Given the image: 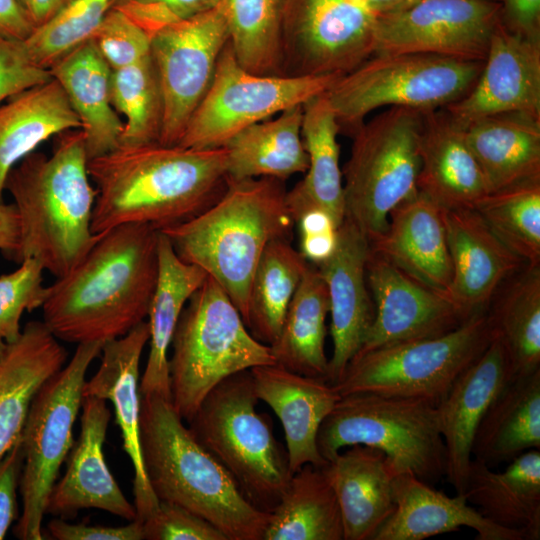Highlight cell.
<instances>
[{"label": "cell", "instance_id": "6da1fadb", "mask_svg": "<svg viewBox=\"0 0 540 540\" xmlns=\"http://www.w3.org/2000/svg\"><path fill=\"white\" fill-rule=\"evenodd\" d=\"M159 230L124 224L98 234L84 257L46 287L43 323L60 341L105 343L148 316L159 271Z\"/></svg>", "mask_w": 540, "mask_h": 540}, {"label": "cell", "instance_id": "7a4b0ae2", "mask_svg": "<svg viewBox=\"0 0 540 540\" xmlns=\"http://www.w3.org/2000/svg\"><path fill=\"white\" fill-rule=\"evenodd\" d=\"M224 147L160 143L118 148L88 161L96 188L95 235L124 224L157 230L183 223L211 206L227 185Z\"/></svg>", "mask_w": 540, "mask_h": 540}, {"label": "cell", "instance_id": "3957f363", "mask_svg": "<svg viewBox=\"0 0 540 540\" xmlns=\"http://www.w3.org/2000/svg\"><path fill=\"white\" fill-rule=\"evenodd\" d=\"M88 161L84 135L75 129L57 135L50 155L34 151L11 169L5 191L19 218L18 263L34 258L59 278L91 248L97 192Z\"/></svg>", "mask_w": 540, "mask_h": 540}, {"label": "cell", "instance_id": "277c9868", "mask_svg": "<svg viewBox=\"0 0 540 540\" xmlns=\"http://www.w3.org/2000/svg\"><path fill=\"white\" fill-rule=\"evenodd\" d=\"M286 194L278 179H227L211 206L160 230L181 260L204 270L224 289L245 324L251 281L264 249L271 241L293 237Z\"/></svg>", "mask_w": 540, "mask_h": 540}, {"label": "cell", "instance_id": "5b68a950", "mask_svg": "<svg viewBox=\"0 0 540 540\" xmlns=\"http://www.w3.org/2000/svg\"><path fill=\"white\" fill-rule=\"evenodd\" d=\"M144 470L159 501L182 506L227 540H263L271 513L253 506L225 467L193 436L171 399L141 395Z\"/></svg>", "mask_w": 540, "mask_h": 540}, {"label": "cell", "instance_id": "8992f818", "mask_svg": "<svg viewBox=\"0 0 540 540\" xmlns=\"http://www.w3.org/2000/svg\"><path fill=\"white\" fill-rule=\"evenodd\" d=\"M171 346V403L186 423L222 380L275 364L270 346L252 336L236 305L208 275L185 304Z\"/></svg>", "mask_w": 540, "mask_h": 540}, {"label": "cell", "instance_id": "52a82bcc", "mask_svg": "<svg viewBox=\"0 0 540 540\" xmlns=\"http://www.w3.org/2000/svg\"><path fill=\"white\" fill-rule=\"evenodd\" d=\"M250 370L218 383L187 422L196 440L230 473L246 499L271 513L292 476L271 419L257 411Z\"/></svg>", "mask_w": 540, "mask_h": 540}, {"label": "cell", "instance_id": "ba28073f", "mask_svg": "<svg viewBox=\"0 0 540 540\" xmlns=\"http://www.w3.org/2000/svg\"><path fill=\"white\" fill-rule=\"evenodd\" d=\"M361 444L382 451L394 472H411L427 483L445 476V448L436 405L416 398L375 393L340 396L318 432L328 462Z\"/></svg>", "mask_w": 540, "mask_h": 540}, {"label": "cell", "instance_id": "9c48e42d", "mask_svg": "<svg viewBox=\"0 0 540 540\" xmlns=\"http://www.w3.org/2000/svg\"><path fill=\"white\" fill-rule=\"evenodd\" d=\"M423 112L391 107L352 134L342 169L345 218L369 242L388 225L390 212L418 193Z\"/></svg>", "mask_w": 540, "mask_h": 540}, {"label": "cell", "instance_id": "30bf717a", "mask_svg": "<svg viewBox=\"0 0 540 540\" xmlns=\"http://www.w3.org/2000/svg\"><path fill=\"white\" fill-rule=\"evenodd\" d=\"M483 62L421 53L374 54L341 76L325 95L340 132L353 134L380 107L421 112L445 108L472 88Z\"/></svg>", "mask_w": 540, "mask_h": 540}, {"label": "cell", "instance_id": "8fae6325", "mask_svg": "<svg viewBox=\"0 0 540 540\" xmlns=\"http://www.w3.org/2000/svg\"><path fill=\"white\" fill-rule=\"evenodd\" d=\"M492 339L487 311L478 313L446 334L358 354L333 385L340 396L375 393L437 405Z\"/></svg>", "mask_w": 540, "mask_h": 540}, {"label": "cell", "instance_id": "7c38bea8", "mask_svg": "<svg viewBox=\"0 0 540 540\" xmlns=\"http://www.w3.org/2000/svg\"><path fill=\"white\" fill-rule=\"evenodd\" d=\"M102 346L99 342L78 344L68 364L52 375L32 400L21 434L22 509L14 526V535L20 540L44 538L49 495L73 446V426L82 405L86 374Z\"/></svg>", "mask_w": 540, "mask_h": 540}, {"label": "cell", "instance_id": "4fadbf2b", "mask_svg": "<svg viewBox=\"0 0 540 540\" xmlns=\"http://www.w3.org/2000/svg\"><path fill=\"white\" fill-rule=\"evenodd\" d=\"M340 77L254 74L240 66L228 42L177 145L221 148L245 128L327 92Z\"/></svg>", "mask_w": 540, "mask_h": 540}, {"label": "cell", "instance_id": "5bb4252c", "mask_svg": "<svg viewBox=\"0 0 540 540\" xmlns=\"http://www.w3.org/2000/svg\"><path fill=\"white\" fill-rule=\"evenodd\" d=\"M377 19L353 0H285L283 74H347L373 55Z\"/></svg>", "mask_w": 540, "mask_h": 540}, {"label": "cell", "instance_id": "9a60e30c", "mask_svg": "<svg viewBox=\"0 0 540 540\" xmlns=\"http://www.w3.org/2000/svg\"><path fill=\"white\" fill-rule=\"evenodd\" d=\"M228 41V27L218 5L151 37L150 56L163 99L160 144H178L212 83Z\"/></svg>", "mask_w": 540, "mask_h": 540}, {"label": "cell", "instance_id": "2e32d148", "mask_svg": "<svg viewBox=\"0 0 540 540\" xmlns=\"http://www.w3.org/2000/svg\"><path fill=\"white\" fill-rule=\"evenodd\" d=\"M496 0H416L379 17L374 54L421 53L484 61L500 20Z\"/></svg>", "mask_w": 540, "mask_h": 540}, {"label": "cell", "instance_id": "e0dca14e", "mask_svg": "<svg viewBox=\"0 0 540 540\" xmlns=\"http://www.w3.org/2000/svg\"><path fill=\"white\" fill-rule=\"evenodd\" d=\"M366 279L375 316L357 355L394 343L440 336L468 319L444 293L419 283L371 249Z\"/></svg>", "mask_w": 540, "mask_h": 540}, {"label": "cell", "instance_id": "ac0fdd59", "mask_svg": "<svg viewBox=\"0 0 540 540\" xmlns=\"http://www.w3.org/2000/svg\"><path fill=\"white\" fill-rule=\"evenodd\" d=\"M445 109L462 126L502 113L540 117V39L514 32L500 21L474 85Z\"/></svg>", "mask_w": 540, "mask_h": 540}, {"label": "cell", "instance_id": "d6986e66", "mask_svg": "<svg viewBox=\"0 0 540 540\" xmlns=\"http://www.w3.org/2000/svg\"><path fill=\"white\" fill-rule=\"evenodd\" d=\"M369 253L368 239L344 218L333 254L317 265L328 292L333 348L327 381L332 385L360 351L374 320V303L366 279Z\"/></svg>", "mask_w": 540, "mask_h": 540}, {"label": "cell", "instance_id": "ffe728a7", "mask_svg": "<svg viewBox=\"0 0 540 540\" xmlns=\"http://www.w3.org/2000/svg\"><path fill=\"white\" fill-rule=\"evenodd\" d=\"M149 340V324L143 321L127 334L107 341L95 374L86 380L83 397L109 400L120 428L123 448L133 466V495L136 520L143 523L159 505L147 480L140 443V360Z\"/></svg>", "mask_w": 540, "mask_h": 540}, {"label": "cell", "instance_id": "44dd1931", "mask_svg": "<svg viewBox=\"0 0 540 540\" xmlns=\"http://www.w3.org/2000/svg\"><path fill=\"white\" fill-rule=\"evenodd\" d=\"M442 216L452 266L445 295L465 318L486 312L499 288L526 263L474 209H445Z\"/></svg>", "mask_w": 540, "mask_h": 540}, {"label": "cell", "instance_id": "7402d4cb", "mask_svg": "<svg viewBox=\"0 0 540 540\" xmlns=\"http://www.w3.org/2000/svg\"><path fill=\"white\" fill-rule=\"evenodd\" d=\"M80 435L68 454L67 467L54 484L46 513L71 517L81 509L96 508L133 521L136 509L124 495L105 461L103 445L111 413L106 400H82Z\"/></svg>", "mask_w": 540, "mask_h": 540}, {"label": "cell", "instance_id": "603a6c76", "mask_svg": "<svg viewBox=\"0 0 540 540\" xmlns=\"http://www.w3.org/2000/svg\"><path fill=\"white\" fill-rule=\"evenodd\" d=\"M511 378L508 354L493 333L488 347L436 405L445 448V476L456 493H463L465 488L478 425L489 404Z\"/></svg>", "mask_w": 540, "mask_h": 540}, {"label": "cell", "instance_id": "cb8c5ba5", "mask_svg": "<svg viewBox=\"0 0 540 540\" xmlns=\"http://www.w3.org/2000/svg\"><path fill=\"white\" fill-rule=\"evenodd\" d=\"M253 387L279 418L285 435L289 468L295 473L306 464L322 467L317 436L340 394L328 381L300 375L276 364L250 369Z\"/></svg>", "mask_w": 540, "mask_h": 540}, {"label": "cell", "instance_id": "d4e9b609", "mask_svg": "<svg viewBox=\"0 0 540 540\" xmlns=\"http://www.w3.org/2000/svg\"><path fill=\"white\" fill-rule=\"evenodd\" d=\"M393 497L395 509L373 540H423L461 527L475 530L477 540H524L485 518L463 493L450 497L411 472L394 476Z\"/></svg>", "mask_w": 540, "mask_h": 540}, {"label": "cell", "instance_id": "484cf974", "mask_svg": "<svg viewBox=\"0 0 540 540\" xmlns=\"http://www.w3.org/2000/svg\"><path fill=\"white\" fill-rule=\"evenodd\" d=\"M417 187L445 209H475L489 194L464 126L445 108L423 112Z\"/></svg>", "mask_w": 540, "mask_h": 540}, {"label": "cell", "instance_id": "4316f807", "mask_svg": "<svg viewBox=\"0 0 540 540\" xmlns=\"http://www.w3.org/2000/svg\"><path fill=\"white\" fill-rule=\"evenodd\" d=\"M369 244L371 251L419 283L446 293L452 266L442 207L424 194L418 191L396 206L385 231Z\"/></svg>", "mask_w": 540, "mask_h": 540}, {"label": "cell", "instance_id": "83f0119b", "mask_svg": "<svg viewBox=\"0 0 540 540\" xmlns=\"http://www.w3.org/2000/svg\"><path fill=\"white\" fill-rule=\"evenodd\" d=\"M335 491L344 540H373L395 509L396 473L379 449L355 444L324 465Z\"/></svg>", "mask_w": 540, "mask_h": 540}, {"label": "cell", "instance_id": "f1b7e54d", "mask_svg": "<svg viewBox=\"0 0 540 540\" xmlns=\"http://www.w3.org/2000/svg\"><path fill=\"white\" fill-rule=\"evenodd\" d=\"M67 359L43 321H30L0 359V458L20 439L32 400Z\"/></svg>", "mask_w": 540, "mask_h": 540}, {"label": "cell", "instance_id": "f546056e", "mask_svg": "<svg viewBox=\"0 0 540 540\" xmlns=\"http://www.w3.org/2000/svg\"><path fill=\"white\" fill-rule=\"evenodd\" d=\"M491 522L540 539V450H527L502 472L472 459L463 491Z\"/></svg>", "mask_w": 540, "mask_h": 540}, {"label": "cell", "instance_id": "4dcf8cb0", "mask_svg": "<svg viewBox=\"0 0 540 540\" xmlns=\"http://www.w3.org/2000/svg\"><path fill=\"white\" fill-rule=\"evenodd\" d=\"M489 193L540 179V117L502 113L464 125Z\"/></svg>", "mask_w": 540, "mask_h": 540}, {"label": "cell", "instance_id": "1f68e13d", "mask_svg": "<svg viewBox=\"0 0 540 540\" xmlns=\"http://www.w3.org/2000/svg\"><path fill=\"white\" fill-rule=\"evenodd\" d=\"M77 114L88 159L120 146L123 122L111 102L112 70L92 40L49 69Z\"/></svg>", "mask_w": 540, "mask_h": 540}, {"label": "cell", "instance_id": "d6a6232c", "mask_svg": "<svg viewBox=\"0 0 540 540\" xmlns=\"http://www.w3.org/2000/svg\"><path fill=\"white\" fill-rule=\"evenodd\" d=\"M158 260V280L147 316L149 354L139 388L141 395L158 394L171 399L168 351L185 304L207 274L181 260L160 231Z\"/></svg>", "mask_w": 540, "mask_h": 540}, {"label": "cell", "instance_id": "836d02e7", "mask_svg": "<svg viewBox=\"0 0 540 540\" xmlns=\"http://www.w3.org/2000/svg\"><path fill=\"white\" fill-rule=\"evenodd\" d=\"M81 129L80 120L53 78L29 87L0 105V202L11 169L47 139Z\"/></svg>", "mask_w": 540, "mask_h": 540}, {"label": "cell", "instance_id": "e575fe53", "mask_svg": "<svg viewBox=\"0 0 540 540\" xmlns=\"http://www.w3.org/2000/svg\"><path fill=\"white\" fill-rule=\"evenodd\" d=\"M540 449V369L509 379L486 409L472 459L491 468Z\"/></svg>", "mask_w": 540, "mask_h": 540}, {"label": "cell", "instance_id": "d590c367", "mask_svg": "<svg viewBox=\"0 0 540 540\" xmlns=\"http://www.w3.org/2000/svg\"><path fill=\"white\" fill-rule=\"evenodd\" d=\"M302 116L303 105L293 106L233 136L223 146L227 179L268 177L285 181L305 173L308 157L301 134Z\"/></svg>", "mask_w": 540, "mask_h": 540}, {"label": "cell", "instance_id": "8d00e7d4", "mask_svg": "<svg viewBox=\"0 0 540 540\" xmlns=\"http://www.w3.org/2000/svg\"><path fill=\"white\" fill-rule=\"evenodd\" d=\"M329 300L317 266L308 262L289 304L277 339L270 345L275 364L294 373L327 381L325 353Z\"/></svg>", "mask_w": 540, "mask_h": 540}, {"label": "cell", "instance_id": "74e56055", "mask_svg": "<svg viewBox=\"0 0 540 540\" xmlns=\"http://www.w3.org/2000/svg\"><path fill=\"white\" fill-rule=\"evenodd\" d=\"M263 540H344L338 500L324 466L292 474Z\"/></svg>", "mask_w": 540, "mask_h": 540}, {"label": "cell", "instance_id": "f35d334b", "mask_svg": "<svg viewBox=\"0 0 540 540\" xmlns=\"http://www.w3.org/2000/svg\"><path fill=\"white\" fill-rule=\"evenodd\" d=\"M494 295L487 315L508 354L512 378L540 369V265H525Z\"/></svg>", "mask_w": 540, "mask_h": 540}, {"label": "cell", "instance_id": "ab89813d", "mask_svg": "<svg viewBox=\"0 0 540 540\" xmlns=\"http://www.w3.org/2000/svg\"><path fill=\"white\" fill-rule=\"evenodd\" d=\"M339 133L336 115L325 93L303 104L301 134L308 168L304 178L291 191L327 210L340 226L345 218V208Z\"/></svg>", "mask_w": 540, "mask_h": 540}, {"label": "cell", "instance_id": "60d3db41", "mask_svg": "<svg viewBox=\"0 0 540 540\" xmlns=\"http://www.w3.org/2000/svg\"><path fill=\"white\" fill-rule=\"evenodd\" d=\"M291 241L277 239L266 246L250 285L246 326L254 338L269 346L280 333L308 264Z\"/></svg>", "mask_w": 540, "mask_h": 540}, {"label": "cell", "instance_id": "b9f144b4", "mask_svg": "<svg viewBox=\"0 0 540 540\" xmlns=\"http://www.w3.org/2000/svg\"><path fill=\"white\" fill-rule=\"evenodd\" d=\"M237 62L258 75L283 74L285 0H219Z\"/></svg>", "mask_w": 540, "mask_h": 540}, {"label": "cell", "instance_id": "7bdbcfd3", "mask_svg": "<svg viewBox=\"0 0 540 540\" xmlns=\"http://www.w3.org/2000/svg\"><path fill=\"white\" fill-rule=\"evenodd\" d=\"M111 102L125 117L120 146L159 143L163 99L151 56L111 73Z\"/></svg>", "mask_w": 540, "mask_h": 540}, {"label": "cell", "instance_id": "ee69618b", "mask_svg": "<svg viewBox=\"0 0 540 540\" xmlns=\"http://www.w3.org/2000/svg\"><path fill=\"white\" fill-rule=\"evenodd\" d=\"M474 210L527 265H540V179L489 193Z\"/></svg>", "mask_w": 540, "mask_h": 540}, {"label": "cell", "instance_id": "f6af8a7d", "mask_svg": "<svg viewBox=\"0 0 540 540\" xmlns=\"http://www.w3.org/2000/svg\"><path fill=\"white\" fill-rule=\"evenodd\" d=\"M114 0H70L35 26L22 45L31 61L49 70L66 55L92 40Z\"/></svg>", "mask_w": 540, "mask_h": 540}, {"label": "cell", "instance_id": "bcb514c9", "mask_svg": "<svg viewBox=\"0 0 540 540\" xmlns=\"http://www.w3.org/2000/svg\"><path fill=\"white\" fill-rule=\"evenodd\" d=\"M42 264L25 258L11 273L0 276V339L15 341L21 334V318L25 311L41 308L46 296Z\"/></svg>", "mask_w": 540, "mask_h": 540}, {"label": "cell", "instance_id": "7dc6e473", "mask_svg": "<svg viewBox=\"0 0 540 540\" xmlns=\"http://www.w3.org/2000/svg\"><path fill=\"white\" fill-rule=\"evenodd\" d=\"M92 41L111 70L135 64L150 56V37L130 17L112 7Z\"/></svg>", "mask_w": 540, "mask_h": 540}, {"label": "cell", "instance_id": "c3c4849f", "mask_svg": "<svg viewBox=\"0 0 540 540\" xmlns=\"http://www.w3.org/2000/svg\"><path fill=\"white\" fill-rule=\"evenodd\" d=\"M286 203L299 235V252L311 264L319 265L334 252L339 225L324 208L311 204L291 190Z\"/></svg>", "mask_w": 540, "mask_h": 540}, {"label": "cell", "instance_id": "681fc988", "mask_svg": "<svg viewBox=\"0 0 540 540\" xmlns=\"http://www.w3.org/2000/svg\"><path fill=\"white\" fill-rule=\"evenodd\" d=\"M147 540H227L210 522L174 503L159 501L143 523Z\"/></svg>", "mask_w": 540, "mask_h": 540}, {"label": "cell", "instance_id": "f907efd6", "mask_svg": "<svg viewBox=\"0 0 540 540\" xmlns=\"http://www.w3.org/2000/svg\"><path fill=\"white\" fill-rule=\"evenodd\" d=\"M219 0H114L113 6L151 37L164 27L215 8Z\"/></svg>", "mask_w": 540, "mask_h": 540}, {"label": "cell", "instance_id": "816d5d0a", "mask_svg": "<svg viewBox=\"0 0 540 540\" xmlns=\"http://www.w3.org/2000/svg\"><path fill=\"white\" fill-rule=\"evenodd\" d=\"M51 77L49 70L31 61L22 41L0 36V105L9 97Z\"/></svg>", "mask_w": 540, "mask_h": 540}, {"label": "cell", "instance_id": "f5cc1de1", "mask_svg": "<svg viewBox=\"0 0 540 540\" xmlns=\"http://www.w3.org/2000/svg\"><path fill=\"white\" fill-rule=\"evenodd\" d=\"M20 439L0 458V540L19 517L17 491L23 468Z\"/></svg>", "mask_w": 540, "mask_h": 540}, {"label": "cell", "instance_id": "db71d44e", "mask_svg": "<svg viewBox=\"0 0 540 540\" xmlns=\"http://www.w3.org/2000/svg\"><path fill=\"white\" fill-rule=\"evenodd\" d=\"M50 536L57 540H142L143 526L138 520L123 526L72 524L63 519H53L47 524Z\"/></svg>", "mask_w": 540, "mask_h": 540}, {"label": "cell", "instance_id": "11a10c76", "mask_svg": "<svg viewBox=\"0 0 540 540\" xmlns=\"http://www.w3.org/2000/svg\"><path fill=\"white\" fill-rule=\"evenodd\" d=\"M506 23L510 30L540 39V0H504Z\"/></svg>", "mask_w": 540, "mask_h": 540}, {"label": "cell", "instance_id": "9f6ffc18", "mask_svg": "<svg viewBox=\"0 0 540 540\" xmlns=\"http://www.w3.org/2000/svg\"><path fill=\"white\" fill-rule=\"evenodd\" d=\"M35 25L19 0H0V36L15 40H25Z\"/></svg>", "mask_w": 540, "mask_h": 540}, {"label": "cell", "instance_id": "6f0895ef", "mask_svg": "<svg viewBox=\"0 0 540 540\" xmlns=\"http://www.w3.org/2000/svg\"><path fill=\"white\" fill-rule=\"evenodd\" d=\"M20 248V229L17 210L13 203L0 202V251L16 261Z\"/></svg>", "mask_w": 540, "mask_h": 540}, {"label": "cell", "instance_id": "680465c9", "mask_svg": "<svg viewBox=\"0 0 540 540\" xmlns=\"http://www.w3.org/2000/svg\"><path fill=\"white\" fill-rule=\"evenodd\" d=\"M70 0H29L28 13L35 26L49 19Z\"/></svg>", "mask_w": 540, "mask_h": 540}, {"label": "cell", "instance_id": "91938a15", "mask_svg": "<svg viewBox=\"0 0 540 540\" xmlns=\"http://www.w3.org/2000/svg\"><path fill=\"white\" fill-rule=\"evenodd\" d=\"M377 18L404 9L416 0H353Z\"/></svg>", "mask_w": 540, "mask_h": 540}, {"label": "cell", "instance_id": "94428289", "mask_svg": "<svg viewBox=\"0 0 540 540\" xmlns=\"http://www.w3.org/2000/svg\"><path fill=\"white\" fill-rule=\"evenodd\" d=\"M6 346H7V343H5L3 340L0 339V359L2 355L4 354Z\"/></svg>", "mask_w": 540, "mask_h": 540}, {"label": "cell", "instance_id": "6125c7cd", "mask_svg": "<svg viewBox=\"0 0 540 540\" xmlns=\"http://www.w3.org/2000/svg\"><path fill=\"white\" fill-rule=\"evenodd\" d=\"M20 3L27 9L28 8V3H29V0H19ZM28 11V10H27Z\"/></svg>", "mask_w": 540, "mask_h": 540}]
</instances>
